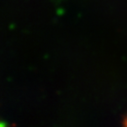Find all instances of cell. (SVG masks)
Here are the masks:
<instances>
[{
	"label": "cell",
	"mask_w": 127,
	"mask_h": 127,
	"mask_svg": "<svg viewBox=\"0 0 127 127\" xmlns=\"http://www.w3.org/2000/svg\"><path fill=\"white\" fill-rule=\"evenodd\" d=\"M123 124L127 126V116L125 117V118H124V120H123Z\"/></svg>",
	"instance_id": "obj_1"
}]
</instances>
